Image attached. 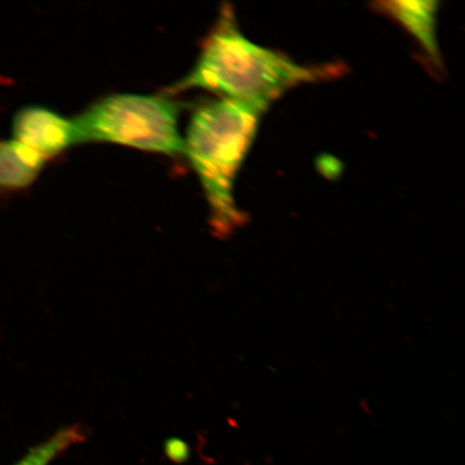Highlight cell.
<instances>
[{
    "label": "cell",
    "instance_id": "obj_1",
    "mask_svg": "<svg viewBox=\"0 0 465 465\" xmlns=\"http://www.w3.org/2000/svg\"><path fill=\"white\" fill-rule=\"evenodd\" d=\"M337 71L336 67L302 66L278 52L250 42L238 28L232 10L225 5L216 25L203 40L194 67L167 92L176 94L203 89L262 114L292 87L327 78Z\"/></svg>",
    "mask_w": 465,
    "mask_h": 465
},
{
    "label": "cell",
    "instance_id": "obj_2",
    "mask_svg": "<svg viewBox=\"0 0 465 465\" xmlns=\"http://www.w3.org/2000/svg\"><path fill=\"white\" fill-rule=\"evenodd\" d=\"M260 116L245 104L223 98L201 104L191 116L184 155L200 178L211 208L209 223L219 238L230 236L245 223L232 192Z\"/></svg>",
    "mask_w": 465,
    "mask_h": 465
},
{
    "label": "cell",
    "instance_id": "obj_3",
    "mask_svg": "<svg viewBox=\"0 0 465 465\" xmlns=\"http://www.w3.org/2000/svg\"><path fill=\"white\" fill-rule=\"evenodd\" d=\"M178 114V104L163 96L110 95L72 119L74 144L104 142L184 155Z\"/></svg>",
    "mask_w": 465,
    "mask_h": 465
},
{
    "label": "cell",
    "instance_id": "obj_4",
    "mask_svg": "<svg viewBox=\"0 0 465 465\" xmlns=\"http://www.w3.org/2000/svg\"><path fill=\"white\" fill-rule=\"evenodd\" d=\"M15 139L45 160L54 158L74 144L72 120L42 106H26L13 120Z\"/></svg>",
    "mask_w": 465,
    "mask_h": 465
},
{
    "label": "cell",
    "instance_id": "obj_5",
    "mask_svg": "<svg viewBox=\"0 0 465 465\" xmlns=\"http://www.w3.org/2000/svg\"><path fill=\"white\" fill-rule=\"evenodd\" d=\"M378 8L394 17L417 39L435 65L441 63L436 15L438 2H385Z\"/></svg>",
    "mask_w": 465,
    "mask_h": 465
},
{
    "label": "cell",
    "instance_id": "obj_6",
    "mask_svg": "<svg viewBox=\"0 0 465 465\" xmlns=\"http://www.w3.org/2000/svg\"><path fill=\"white\" fill-rule=\"evenodd\" d=\"M45 160L15 139H0V194L25 190L42 173Z\"/></svg>",
    "mask_w": 465,
    "mask_h": 465
},
{
    "label": "cell",
    "instance_id": "obj_7",
    "mask_svg": "<svg viewBox=\"0 0 465 465\" xmlns=\"http://www.w3.org/2000/svg\"><path fill=\"white\" fill-rule=\"evenodd\" d=\"M85 440L86 430L81 424L63 427L49 439L29 450L15 465H50L64 452Z\"/></svg>",
    "mask_w": 465,
    "mask_h": 465
},
{
    "label": "cell",
    "instance_id": "obj_8",
    "mask_svg": "<svg viewBox=\"0 0 465 465\" xmlns=\"http://www.w3.org/2000/svg\"><path fill=\"white\" fill-rule=\"evenodd\" d=\"M166 450L168 455L173 458H182L187 456L188 447L185 446L183 440H173L168 441Z\"/></svg>",
    "mask_w": 465,
    "mask_h": 465
}]
</instances>
